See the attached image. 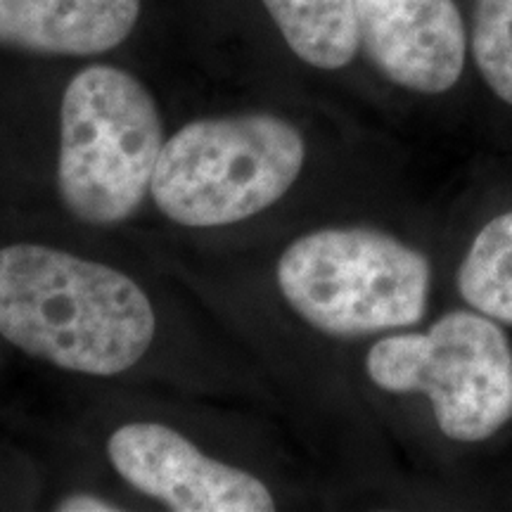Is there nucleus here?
Listing matches in <instances>:
<instances>
[{
	"mask_svg": "<svg viewBox=\"0 0 512 512\" xmlns=\"http://www.w3.org/2000/svg\"><path fill=\"white\" fill-rule=\"evenodd\" d=\"M472 55L486 86L512 105V0H475Z\"/></svg>",
	"mask_w": 512,
	"mask_h": 512,
	"instance_id": "nucleus-11",
	"label": "nucleus"
},
{
	"mask_svg": "<svg viewBox=\"0 0 512 512\" xmlns=\"http://www.w3.org/2000/svg\"><path fill=\"white\" fill-rule=\"evenodd\" d=\"M140 0H0V46L36 55L88 57L131 36Z\"/></svg>",
	"mask_w": 512,
	"mask_h": 512,
	"instance_id": "nucleus-8",
	"label": "nucleus"
},
{
	"mask_svg": "<svg viewBox=\"0 0 512 512\" xmlns=\"http://www.w3.org/2000/svg\"><path fill=\"white\" fill-rule=\"evenodd\" d=\"M358 41L382 76L441 95L465 72L467 29L456 0H356Z\"/></svg>",
	"mask_w": 512,
	"mask_h": 512,
	"instance_id": "nucleus-7",
	"label": "nucleus"
},
{
	"mask_svg": "<svg viewBox=\"0 0 512 512\" xmlns=\"http://www.w3.org/2000/svg\"><path fill=\"white\" fill-rule=\"evenodd\" d=\"M157 318L140 285L117 268L60 249H0V335L69 373L110 377L133 368Z\"/></svg>",
	"mask_w": 512,
	"mask_h": 512,
	"instance_id": "nucleus-1",
	"label": "nucleus"
},
{
	"mask_svg": "<svg viewBox=\"0 0 512 512\" xmlns=\"http://www.w3.org/2000/svg\"><path fill=\"white\" fill-rule=\"evenodd\" d=\"M458 292L470 309L512 325V209L475 235L460 261Z\"/></svg>",
	"mask_w": 512,
	"mask_h": 512,
	"instance_id": "nucleus-10",
	"label": "nucleus"
},
{
	"mask_svg": "<svg viewBox=\"0 0 512 512\" xmlns=\"http://www.w3.org/2000/svg\"><path fill=\"white\" fill-rule=\"evenodd\" d=\"M278 287L299 318L332 337L418 325L432 292L425 254L375 228H320L285 249Z\"/></svg>",
	"mask_w": 512,
	"mask_h": 512,
	"instance_id": "nucleus-3",
	"label": "nucleus"
},
{
	"mask_svg": "<svg viewBox=\"0 0 512 512\" xmlns=\"http://www.w3.org/2000/svg\"><path fill=\"white\" fill-rule=\"evenodd\" d=\"M366 373L392 394H422L444 437L479 444L512 422V347L501 323L479 311H446L425 332L387 335Z\"/></svg>",
	"mask_w": 512,
	"mask_h": 512,
	"instance_id": "nucleus-5",
	"label": "nucleus"
},
{
	"mask_svg": "<svg viewBox=\"0 0 512 512\" xmlns=\"http://www.w3.org/2000/svg\"><path fill=\"white\" fill-rule=\"evenodd\" d=\"M162 147V117L143 81L112 64L81 69L60 110L64 207L91 226L131 219L150 192Z\"/></svg>",
	"mask_w": 512,
	"mask_h": 512,
	"instance_id": "nucleus-4",
	"label": "nucleus"
},
{
	"mask_svg": "<svg viewBox=\"0 0 512 512\" xmlns=\"http://www.w3.org/2000/svg\"><path fill=\"white\" fill-rule=\"evenodd\" d=\"M107 456L126 484L178 512H271L261 479L214 460L183 434L157 422H131L107 441Z\"/></svg>",
	"mask_w": 512,
	"mask_h": 512,
	"instance_id": "nucleus-6",
	"label": "nucleus"
},
{
	"mask_svg": "<svg viewBox=\"0 0 512 512\" xmlns=\"http://www.w3.org/2000/svg\"><path fill=\"white\" fill-rule=\"evenodd\" d=\"M60 512H117L121 510L119 505H112L105 498L91 496V494H72L62 498L60 505H57Z\"/></svg>",
	"mask_w": 512,
	"mask_h": 512,
	"instance_id": "nucleus-12",
	"label": "nucleus"
},
{
	"mask_svg": "<svg viewBox=\"0 0 512 512\" xmlns=\"http://www.w3.org/2000/svg\"><path fill=\"white\" fill-rule=\"evenodd\" d=\"M304 159L299 128L275 114L197 119L164 143L150 195L181 226H230L273 207L297 183Z\"/></svg>",
	"mask_w": 512,
	"mask_h": 512,
	"instance_id": "nucleus-2",
	"label": "nucleus"
},
{
	"mask_svg": "<svg viewBox=\"0 0 512 512\" xmlns=\"http://www.w3.org/2000/svg\"><path fill=\"white\" fill-rule=\"evenodd\" d=\"M285 43L316 69H342L354 60L358 41L356 0H261Z\"/></svg>",
	"mask_w": 512,
	"mask_h": 512,
	"instance_id": "nucleus-9",
	"label": "nucleus"
}]
</instances>
